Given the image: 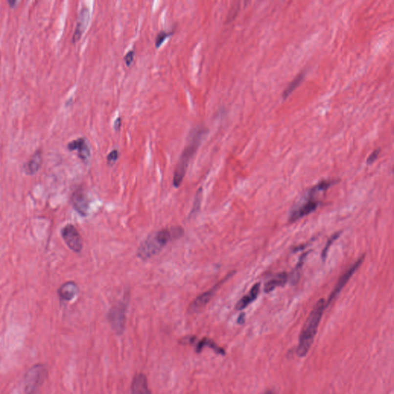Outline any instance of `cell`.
I'll return each instance as SVG.
<instances>
[{"label":"cell","mask_w":394,"mask_h":394,"mask_svg":"<svg viewBox=\"0 0 394 394\" xmlns=\"http://www.w3.org/2000/svg\"><path fill=\"white\" fill-rule=\"evenodd\" d=\"M328 304L325 302V300L324 299H320L306 320L304 328L300 333L297 349V354L300 357H304L309 352L318 330L320 320Z\"/></svg>","instance_id":"cell-1"},{"label":"cell","mask_w":394,"mask_h":394,"mask_svg":"<svg viewBox=\"0 0 394 394\" xmlns=\"http://www.w3.org/2000/svg\"><path fill=\"white\" fill-rule=\"evenodd\" d=\"M183 233V228L175 226L171 229H163L149 236L138 248V257L143 261H147L161 251L170 241L182 237Z\"/></svg>","instance_id":"cell-2"},{"label":"cell","mask_w":394,"mask_h":394,"mask_svg":"<svg viewBox=\"0 0 394 394\" xmlns=\"http://www.w3.org/2000/svg\"><path fill=\"white\" fill-rule=\"evenodd\" d=\"M206 134L205 129H194L189 136L188 141L183 150L177 164L175 166L174 175V186L178 188L183 183L186 170L188 168L189 163L197 153V150L203 141V136Z\"/></svg>","instance_id":"cell-3"},{"label":"cell","mask_w":394,"mask_h":394,"mask_svg":"<svg viewBox=\"0 0 394 394\" xmlns=\"http://www.w3.org/2000/svg\"><path fill=\"white\" fill-rule=\"evenodd\" d=\"M44 367L42 364H36L29 370L25 374V387L26 394H35L40 385L44 374Z\"/></svg>","instance_id":"cell-4"},{"label":"cell","mask_w":394,"mask_h":394,"mask_svg":"<svg viewBox=\"0 0 394 394\" xmlns=\"http://www.w3.org/2000/svg\"><path fill=\"white\" fill-rule=\"evenodd\" d=\"M62 237L69 249L75 253H80L83 249V240L77 229L73 225L68 224L62 230Z\"/></svg>","instance_id":"cell-5"},{"label":"cell","mask_w":394,"mask_h":394,"mask_svg":"<svg viewBox=\"0 0 394 394\" xmlns=\"http://www.w3.org/2000/svg\"><path fill=\"white\" fill-rule=\"evenodd\" d=\"M109 321L113 330L118 334H121L125 329L126 306L123 304L114 306L108 314Z\"/></svg>","instance_id":"cell-6"},{"label":"cell","mask_w":394,"mask_h":394,"mask_svg":"<svg viewBox=\"0 0 394 394\" xmlns=\"http://www.w3.org/2000/svg\"><path fill=\"white\" fill-rule=\"evenodd\" d=\"M364 256L359 258L358 261H356L354 263L352 264V266H350L349 269H347V272L340 277L338 283H337L336 286H335L334 289H333V291L331 293L330 297H329L328 302L327 303L328 305H329V304L334 300L335 297L340 293L342 289L345 286L346 284L349 281L350 279V277L353 275V273L361 266V264L364 262Z\"/></svg>","instance_id":"cell-7"},{"label":"cell","mask_w":394,"mask_h":394,"mask_svg":"<svg viewBox=\"0 0 394 394\" xmlns=\"http://www.w3.org/2000/svg\"><path fill=\"white\" fill-rule=\"evenodd\" d=\"M71 203L78 214L82 216L87 215L89 210V198L83 189L76 190L73 193L71 198Z\"/></svg>","instance_id":"cell-8"},{"label":"cell","mask_w":394,"mask_h":394,"mask_svg":"<svg viewBox=\"0 0 394 394\" xmlns=\"http://www.w3.org/2000/svg\"><path fill=\"white\" fill-rule=\"evenodd\" d=\"M226 279L227 278L222 280V281H221L220 283L217 284L214 287L209 289L208 291L205 292V293L199 295V297H197L196 300H194V302L190 304V307H189V311H190V313H196V312H198V311L203 309L205 306L210 302L212 297H214V295L217 291V289H219L221 284H222V283L224 282Z\"/></svg>","instance_id":"cell-9"},{"label":"cell","mask_w":394,"mask_h":394,"mask_svg":"<svg viewBox=\"0 0 394 394\" xmlns=\"http://www.w3.org/2000/svg\"><path fill=\"white\" fill-rule=\"evenodd\" d=\"M90 19V12L87 6L82 8L81 11L78 17L77 23L75 29L74 34L72 37V42L76 43L81 39L82 36L85 33Z\"/></svg>","instance_id":"cell-10"},{"label":"cell","mask_w":394,"mask_h":394,"mask_svg":"<svg viewBox=\"0 0 394 394\" xmlns=\"http://www.w3.org/2000/svg\"><path fill=\"white\" fill-rule=\"evenodd\" d=\"M68 149L71 151L76 150L78 152L79 157L83 161L85 162V163L89 162L91 156L90 148H89V144H88L87 140L84 138H78L75 140H72V142H70L68 144Z\"/></svg>","instance_id":"cell-11"},{"label":"cell","mask_w":394,"mask_h":394,"mask_svg":"<svg viewBox=\"0 0 394 394\" xmlns=\"http://www.w3.org/2000/svg\"><path fill=\"white\" fill-rule=\"evenodd\" d=\"M131 394H152L149 388L147 376L138 373L134 376L131 384Z\"/></svg>","instance_id":"cell-12"},{"label":"cell","mask_w":394,"mask_h":394,"mask_svg":"<svg viewBox=\"0 0 394 394\" xmlns=\"http://www.w3.org/2000/svg\"><path fill=\"white\" fill-rule=\"evenodd\" d=\"M318 205L319 203L317 201H308L305 204L292 212L291 215L289 217V220L291 221V222H295V221L300 219V218H303L306 216L309 215L311 213H313V211L317 210Z\"/></svg>","instance_id":"cell-13"},{"label":"cell","mask_w":394,"mask_h":394,"mask_svg":"<svg viewBox=\"0 0 394 394\" xmlns=\"http://www.w3.org/2000/svg\"><path fill=\"white\" fill-rule=\"evenodd\" d=\"M78 293H79V288H78L77 285L72 281L63 284L58 290L60 298L66 301H71L72 299H74L77 296Z\"/></svg>","instance_id":"cell-14"},{"label":"cell","mask_w":394,"mask_h":394,"mask_svg":"<svg viewBox=\"0 0 394 394\" xmlns=\"http://www.w3.org/2000/svg\"><path fill=\"white\" fill-rule=\"evenodd\" d=\"M260 289H261V284L260 283L256 284L251 288L249 293L244 296V297H242L239 300V302L237 303L236 309L237 310H242V309L247 307L248 306L251 304L253 301H255L257 297H258L259 293H260Z\"/></svg>","instance_id":"cell-15"},{"label":"cell","mask_w":394,"mask_h":394,"mask_svg":"<svg viewBox=\"0 0 394 394\" xmlns=\"http://www.w3.org/2000/svg\"><path fill=\"white\" fill-rule=\"evenodd\" d=\"M288 279H289V275L285 272L278 273L265 284L264 291L266 293H269L274 290L276 288L284 286L287 283Z\"/></svg>","instance_id":"cell-16"},{"label":"cell","mask_w":394,"mask_h":394,"mask_svg":"<svg viewBox=\"0 0 394 394\" xmlns=\"http://www.w3.org/2000/svg\"><path fill=\"white\" fill-rule=\"evenodd\" d=\"M42 153L40 151H37L33 154V156L30 158L29 161L25 166V172L29 175H34L38 172L40 167L42 166Z\"/></svg>","instance_id":"cell-17"},{"label":"cell","mask_w":394,"mask_h":394,"mask_svg":"<svg viewBox=\"0 0 394 394\" xmlns=\"http://www.w3.org/2000/svg\"><path fill=\"white\" fill-rule=\"evenodd\" d=\"M210 347L211 349L214 350L217 353L222 355V356L226 353L222 347H219L214 340H212L210 338H203V340H201L196 347V351L197 352H201V350L203 349V347Z\"/></svg>","instance_id":"cell-18"},{"label":"cell","mask_w":394,"mask_h":394,"mask_svg":"<svg viewBox=\"0 0 394 394\" xmlns=\"http://www.w3.org/2000/svg\"><path fill=\"white\" fill-rule=\"evenodd\" d=\"M304 77V73H300V75L297 76V77L295 78L294 80L291 82V84H289L287 88L285 89L284 91V93H283V98L284 99H286V97L289 96V95L291 94L293 91L299 85H300V83L302 81Z\"/></svg>","instance_id":"cell-19"},{"label":"cell","mask_w":394,"mask_h":394,"mask_svg":"<svg viewBox=\"0 0 394 394\" xmlns=\"http://www.w3.org/2000/svg\"><path fill=\"white\" fill-rule=\"evenodd\" d=\"M333 183H334V181L333 180L322 181V182H320L318 184L316 185V186H313V188L311 189L310 194L313 195V194H316L317 192L326 190L330 187L332 185H333Z\"/></svg>","instance_id":"cell-20"},{"label":"cell","mask_w":394,"mask_h":394,"mask_svg":"<svg viewBox=\"0 0 394 394\" xmlns=\"http://www.w3.org/2000/svg\"><path fill=\"white\" fill-rule=\"evenodd\" d=\"M174 34V32H167V31L162 30L158 33L155 38V46L156 49L160 47L164 43L165 40L168 38L169 36Z\"/></svg>","instance_id":"cell-21"},{"label":"cell","mask_w":394,"mask_h":394,"mask_svg":"<svg viewBox=\"0 0 394 394\" xmlns=\"http://www.w3.org/2000/svg\"><path fill=\"white\" fill-rule=\"evenodd\" d=\"M202 196H203V190L202 188H199L197 194H196L195 200H194V207L193 210H191V215L197 214V212L199 211L200 209L201 199H202Z\"/></svg>","instance_id":"cell-22"},{"label":"cell","mask_w":394,"mask_h":394,"mask_svg":"<svg viewBox=\"0 0 394 394\" xmlns=\"http://www.w3.org/2000/svg\"><path fill=\"white\" fill-rule=\"evenodd\" d=\"M340 233H341L340 232V233L337 232V233H334V234H333V235L332 236V237H331L329 240H328V243H327V245H326L324 250H323L322 254H321V257H322L323 261H325V259L327 258V255H328V251H329V247H330L332 243H333V242H334V241H336V240L339 237H340Z\"/></svg>","instance_id":"cell-23"},{"label":"cell","mask_w":394,"mask_h":394,"mask_svg":"<svg viewBox=\"0 0 394 394\" xmlns=\"http://www.w3.org/2000/svg\"><path fill=\"white\" fill-rule=\"evenodd\" d=\"M119 156H120V153H119V151L117 150H112L107 155V163L109 165H113L114 163L117 161Z\"/></svg>","instance_id":"cell-24"},{"label":"cell","mask_w":394,"mask_h":394,"mask_svg":"<svg viewBox=\"0 0 394 394\" xmlns=\"http://www.w3.org/2000/svg\"><path fill=\"white\" fill-rule=\"evenodd\" d=\"M134 58H135V51H134L133 49H131V50L129 51L128 53L125 55L123 60H124V62H125L126 65L130 67L132 65V63H133Z\"/></svg>","instance_id":"cell-25"},{"label":"cell","mask_w":394,"mask_h":394,"mask_svg":"<svg viewBox=\"0 0 394 394\" xmlns=\"http://www.w3.org/2000/svg\"><path fill=\"white\" fill-rule=\"evenodd\" d=\"M380 152V149L375 150L374 151L371 153V155H370L369 157H368V159H367V164H372L373 162H375V160H376V159H377L378 156H379Z\"/></svg>","instance_id":"cell-26"},{"label":"cell","mask_w":394,"mask_h":394,"mask_svg":"<svg viewBox=\"0 0 394 394\" xmlns=\"http://www.w3.org/2000/svg\"><path fill=\"white\" fill-rule=\"evenodd\" d=\"M122 127V118L119 117L114 122L113 128L115 131L119 132L120 131Z\"/></svg>","instance_id":"cell-27"},{"label":"cell","mask_w":394,"mask_h":394,"mask_svg":"<svg viewBox=\"0 0 394 394\" xmlns=\"http://www.w3.org/2000/svg\"><path fill=\"white\" fill-rule=\"evenodd\" d=\"M245 315L244 313H242L239 317V319H238V324H242V323L244 322L245 320Z\"/></svg>","instance_id":"cell-28"},{"label":"cell","mask_w":394,"mask_h":394,"mask_svg":"<svg viewBox=\"0 0 394 394\" xmlns=\"http://www.w3.org/2000/svg\"><path fill=\"white\" fill-rule=\"evenodd\" d=\"M263 394H275V392L273 390H268V391L264 393Z\"/></svg>","instance_id":"cell-29"}]
</instances>
